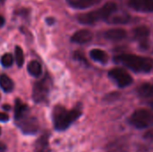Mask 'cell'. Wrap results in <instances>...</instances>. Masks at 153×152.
Masks as SVG:
<instances>
[{"label":"cell","mask_w":153,"mask_h":152,"mask_svg":"<svg viewBox=\"0 0 153 152\" xmlns=\"http://www.w3.org/2000/svg\"><path fill=\"white\" fill-rule=\"evenodd\" d=\"M17 122L19 127L24 133L33 134L39 130V123L35 117L28 116L27 115H25L18 119Z\"/></svg>","instance_id":"6"},{"label":"cell","mask_w":153,"mask_h":152,"mask_svg":"<svg viewBox=\"0 0 153 152\" xmlns=\"http://www.w3.org/2000/svg\"><path fill=\"white\" fill-rule=\"evenodd\" d=\"M145 137H146V138H151V139H153V131L147 133V134L145 135Z\"/></svg>","instance_id":"24"},{"label":"cell","mask_w":153,"mask_h":152,"mask_svg":"<svg viewBox=\"0 0 153 152\" xmlns=\"http://www.w3.org/2000/svg\"><path fill=\"white\" fill-rule=\"evenodd\" d=\"M34 152H50L48 144V136L47 134L40 136L37 140L35 143Z\"/></svg>","instance_id":"13"},{"label":"cell","mask_w":153,"mask_h":152,"mask_svg":"<svg viewBox=\"0 0 153 152\" xmlns=\"http://www.w3.org/2000/svg\"><path fill=\"white\" fill-rule=\"evenodd\" d=\"M0 134H1V129H0Z\"/></svg>","instance_id":"29"},{"label":"cell","mask_w":153,"mask_h":152,"mask_svg":"<svg viewBox=\"0 0 153 152\" xmlns=\"http://www.w3.org/2000/svg\"><path fill=\"white\" fill-rule=\"evenodd\" d=\"M4 19L0 15V27H2L4 25Z\"/></svg>","instance_id":"25"},{"label":"cell","mask_w":153,"mask_h":152,"mask_svg":"<svg viewBox=\"0 0 153 152\" xmlns=\"http://www.w3.org/2000/svg\"><path fill=\"white\" fill-rule=\"evenodd\" d=\"M117 9L116 3L108 2L99 10L91 11L86 13H82L77 16V20L82 24H93L100 20H108Z\"/></svg>","instance_id":"3"},{"label":"cell","mask_w":153,"mask_h":152,"mask_svg":"<svg viewBox=\"0 0 153 152\" xmlns=\"http://www.w3.org/2000/svg\"><path fill=\"white\" fill-rule=\"evenodd\" d=\"M138 94L143 98H152L153 97V83H143L139 86Z\"/></svg>","instance_id":"16"},{"label":"cell","mask_w":153,"mask_h":152,"mask_svg":"<svg viewBox=\"0 0 153 152\" xmlns=\"http://www.w3.org/2000/svg\"><path fill=\"white\" fill-rule=\"evenodd\" d=\"M74 57L76 60H78V61H81V62H82V63H84V64H88V62H87L85 56H84L83 54H82V52H80V51H75L74 54Z\"/></svg>","instance_id":"22"},{"label":"cell","mask_w":153,"mask_h":152,"mask_svg":"<svg viewBox=\"0 0 153 152\" xmlns=\"http://www.w3.org/2000/svg\"><path fill=\"white\" fill-rule=\"evenodd\" d=\"M28 111V107L23 104L21 100L17 99L15 102V108H14V118L17 121L23 116L27 114Z\"/></svg>","instance_id":"15"},{"label":"cell","mask_w":153,"mask_h":152,"mask_svg":"<svg viewBox=\"0 0 153 152\" xmlns=\"http://www.w3.org/2000/svg\"><path fill=\"white\" fill-rule=\"evenodd\" d=\"M2 1H4V0H2Z\"/></svg>","instance_id":"30"},{"label":"cell","mask_w":153,"mask_h":152,"mask_svg":"<svg viewBox=\"0 0 153 152\" xmlns=\"http://www.w3.org/2000/svg\"><path fill=\"white\" fill-rule=\"evenodd\" d=\"M3 108H4V109H10V107H9V106H4Z\"/></svg>","instance_id":"27"},{"label":"cell","mask_w":153,"mask_h":152,"mask_svg":"<svg viewBox=\"0 0 153 152\" xmlns=\"http://www.w3.org/2000/svg\"><path fill=\"white\" fill-rule=\"evenodd\" d=\"M81 110L77 108L68 111L62 106H56L52 115L55 128L58 131L67 129L71 124L81 116Z\"/></svg>","instance_id":"2"},{"label":"cell","mask_w":153,"mask_h":152,"mask_svg":"<svg viewBox=\"0 0 153 152\" xmlns=\"http://www.w3.org/2000/svg\"><path fill=\"white\" fill-rule=\"evenodd\" d=\"M105 37L109 40L118 41L126 37V31L123 29H110L105 32Z\"/></svg>","instance_id":"11"},{"label":"cell","mask_w":153,"mask_h":152,"mask_svg":"<svg viewBox=\"0 0 153 152\" xmlns=\"http://www.w3.org/2000/svg\"><path fill=\"white\" fill-rule=\"evenodd\" d=\"M13 63V58L11 54H4L1 57V64L4 67H10Z\"/></svg>","instance_id":"21"},{"label":"cell","mask_w":153,"mask_h":152,"mask_svg":"<svg viewBox=\"0 0 153 152\" xmlns=\"http://www.w3.org/2000/svg\"><path fill=\"white\" fill-rule=\"evenodd\" d=\"M4 149H5V146L0 143V152L3 151H4Z\"/></svg>","instance_id":"26"},{"label":"cell","mask_w":153,"mask_h":152,"mask_svg":"<svg viewBox=\"0 0 153 152\" xmlns=\"http://www.w3.org/2000/svg\"><path fill=\"white\" fill-rule=\"evenodd\" d=\"M129 5L139 12H153V0H129Z\"/></svg>","instance_id":"9"},{"label":"cell","mask_w":153,"mask_h":152,"mask_svg":"<svg viewBox=\"0 0 153 152\" xmlns=\"http://www.w3.org/2000/svg\"><path fill=\"white\" fill-rule=\"evenodd\" d=\"M112 23H127L130 21V16L127 13H120L113 15V13L108 19Z\"/></svg>","instance_id":"19"},{"label":"cell","mask_w":153,"mask_h":152,"mask_svg":"<svg viewBox=\"0 0 153 152\" xmlns=\"http://www.w3.org/2000/svg\"><path fill=\"white\" fill-rule=\"evenodd\" d=\"M115 61L137 73H148L152 70L153 66V61L151 58L132 54L118 55L115 56Z\"/></svg>","instance_id":"1"},{"label":"cell","mask_w":153,"mask_h":152,"mask_svg":"<svg viewBox=\"0 0 153 152\" xmlns=\"http://www.w3.org/2000/svg\"><path fill=\"white\" fill-rule=\"evenodd\" d=\"M49 91L48 84L46 82V81L38 82L34 84L33 91H32V98L33 100L37 103L43 102L46 100Z\"/></svg>","instance_id":"7"},{"label":"cell","mask_w":153,"mask_h":152,"mask_svg":"<svg viewBox=\"0 0 153 152\" xmlns=\"http://www.w3.org/2000/svg\"><path fill=\"white\" fill-rule=\"evenodd\" d=\"M90 56L93 60L100 62L101 64H106L108 60V56L107 53L105 51H103L101 49H98V48L92 49L90 52Z\"/></svg>","instance_id":"14"},{"label":"cell","mask_w":153,"mask_h":152,"mask_svg":"<svg viewBox=\"0 0 153 152\" xmlns=\"http://www.w3.org/2000/svg\"><path fill=\"white\" fill-rule=\"evenodd\" d=\"M149 35L150 30L146 26H138L134 30V38L140 43V47L143 49L149 47Z\"/></svg>","instance_id":"8"},{"label":"cell","mask_w":153,"mask_h":152,"mask_svg":"<svg viewBox=\"0 0 153 152\" xmlns=\"http://www.w3.org/2000/svg\"><path fill=\"white\" fill-rule=\"evenodd\" d=\"M93 38V34L89 30H80L76 31L71 38V40L77 44H84L91 41Z\"/></svg>","instance_id":"10"},{"label":"cell","mask_w":153,"mask_h":152,"mask_svg":"<svg viewBox=\"0 0 153 152\" xmlns=\"http://www.w3.org/2000/svg\"><path fill=\"white\" fill-rule=\"evenodd\" d=\"M8 120H9L8 115L5 114V113L0 112V121H1V122H6V121H8Z\"/></svg>","instance_id":"23"},{"label":"cell","mask_w":153,"mask_h":152,"mask_svg":"<svg viewBox=\"0 0 153 152\" xmlns=\"http://www.w3.org/2000/svg\"><path fill=\"white\" fill-rule=\"evenodd\" d=\"M150 104H151V106H152V108H153V100H152V102H151V103H150Z\"/></svg>","instance_id":"28"},{"label":"cell","mask_w":153,"mask_h":152,"mask_svg":"<svg viewBox=\"0 0 153 152\" xmlns=\"http://www.w3.org/2000/svg\"><path fill=\"white\" fill-rule=\"evenodd\" d=\"M108 74L121 88L126 87L133 82L132 76L122 68H114L109 71Z\"/></svg>","instance_id":"5"},{"label":"cell","mask_w":153,"mask_h":152,"mask_svg":"<svg viewBox=\"0 0 153 152\" xmlns=\"http://www.w3.org/2000/svg\"><path fill=\"white\" fill-rule=\"evenodd\" d=\"M14 52H15V60H16V64L19 67H22L23 63H24V55H23V51L22 49L16 46L15 47V49H14Z\"/></svg>","instance_id":"20"},{"label":"cell","mask_w":153,"mask_h":152,"mask_svg":"<svg viewBox=\"0 0 153 152\" xmlns=\"http://www.w3.org/2000/svg\"><path fill=\"white\" fill-rule=\"evenodd\" d=\"M0 87L4 91L11 92L13 89V82L8 76L3 74L0 76Z\"/></svg>","instance_id":"18"},{"label":"cell","mask_w":153,"mask_h":152,"mask_svg":"<svg viewBox=\"0 0 153 152\" xmlns=\"http://www.w3.org/2000/svg\"><path fill=\"white\" fill-rule=\"evenodd\" d=\"M101 0H68L69 4L76 9H84L99 4Z\"/></svg>","instance_id":"12"},{"label":"cell","mask_w":153,"mask_h":152,"mask_svg":"<svg viewBox=\"0 0 153 152\" xmlns=\"http://www.w3.org/2000/svg\"><path fill=\"white\" fill-rule=\"evenodd\" d=\"M129 123L138 129L150 127L153 125V112L145 108L137 109L130 116Z\"/></svg>","instance_id":"4"},{"label":"cell","mask_w":153,"mask_h":152,"mask_svg":"<svg viewBox=\"0 0 153 152\" xmlns=\"http://www.w3.org/2000/svg\"><path fill=\"white\" fill-rule=\"evenodd\" d=\"M28 72L30 75L38 77L42 73V69H41V65L39 62L37 61H30L28 65Z\"/></svg>","instance_id":"17"}]
</instances>
